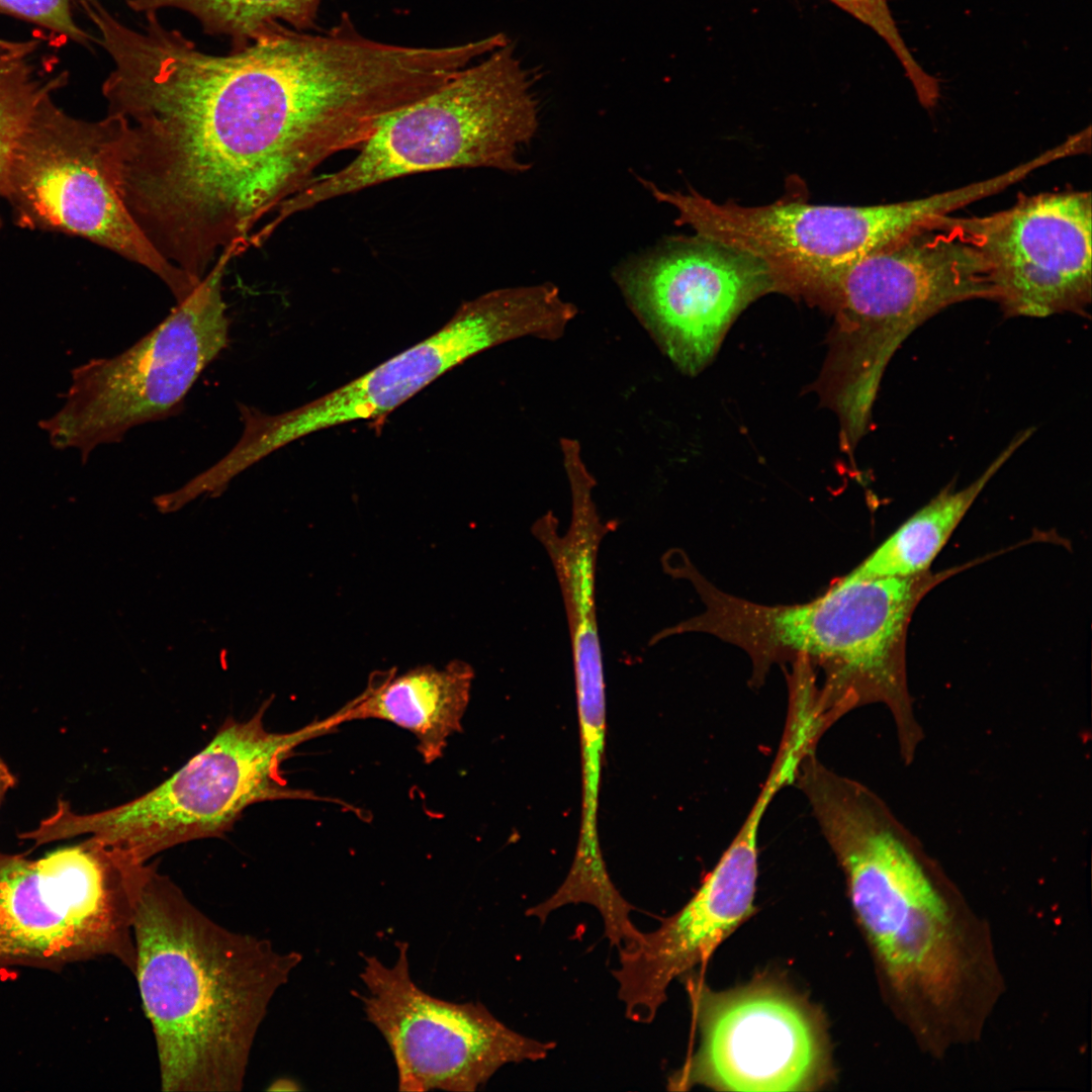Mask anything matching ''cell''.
<instances>
[{"mask_svg": "<svg viewBox=\"0 0 1092 1092\" xmlns=\"http://www.w3.org/2000/svg\"><path fill=\"white\" fill-rule=\"evenodd\" d=\"M79 4L113 63L101 89L115 189L157 252L196 282L399 101L391 49L347 12L317 33L279 23L220 56L156 11L134 28L99 0Z\"/></svg>", "mask_w": 1092, "mask_h": 1092, "instance_id": "1", "label": "cell"}, {"mask_svg": "<svg viewBox=\"0 0 1092 1092\" xmlns=\"http://www.w3.org/2000/svg\"><path fill=\"white\" fill-rule=\"evenodd\" d=\"M807 801L907 1024L929 1045L972 1035L993 995L994 970L945 873L858 781L828 776Z\"/></svg>", "mask_w": 1092, "mask_h": 1092, "instance_id": "2", "label": "cell"}, {"mask_svg": "<svg viewBox=\"0 0 1092 1092\" xmlns=\"http://www.w3.org/2000/svg\"><path fill=\"white\" fill-rule=\"evenodd\" d=\"M135 975L169 1092H237L276 992L301 962L235 932L146 863L131 875Z\"/></svg>", "mask_w": 1092, "mask_h": 1092, "instance_id": "3", "label": "cell"}, {"mask_svg": "<svg viewBox=\"0 0 1092 1092\" xmlns=\"http://www.w3.org/2000/svg\"><path fill=\"white\" fill-rule=\"evenodd\" d=\"M663 565L691 581L705 608L658 632L651 643L688 632L713 635L747 653L759 684L775 663L804 659L818 665L825 674L820 699L833 723L860 706L882 704L893 718L901 758L914 759L924 734L908 688L907 630L923 597L959 568L914 576L849 572L811 602L771 606L720 590L679 550Z\"/></svg>", "mask_w": 1092, "mask_h": 1092, "instance_id": "4", "label": "cell"}, {"mask_svg": "<svg viewBox=\"0 0 1092 1092\" xmlns=\"http://www.w3.org/2000/svg\"><path fill=\"white\" fill-rule=\"evenodd\" d=\"M534 80L510 40L427 96L388 114L342 169L314 177L277 209L280 221L403 176L455 168L521 173L534 138Z\"/></svg>", "mask_w": 1092, "mask_h": 1092, "instance_id": "5", "label": "cell"}, {"mask_svg": "<svg viewBox=\"0 0 1092 1092\" xmlns=\"http://www.w3.org/2000/svg\"><path fill=\"white\" fill-rule=\"evenodd\" d=\"M263 713L225 721L201 751L140 797L89 814L76 813L60 800L51 816L20 837L42 845L89 834L131 861L146 863L175 845L219 836L253 804L322 799L290 788L281 764L303 742L338 727L335 717L277 733L264 727Z\"/></svg>", "mask_w": 1092, "mask_h": 1092, "instance_id": "6", "label": "cell"}, {"mask_svg": "<svg viewBox=\"0 0 1092 1092\" xmlns=\"http://www.w3.org/2000/svg\"><path fill=\"white\" fill-rule=\"evenodd\" d=\"M573 317L550 283L492 290L463 302L438 331L345 385L276 415L239 405L237 454L248 464L312 433L354 421H383L451 368L506 342L557 340Z\"/></svg>", "mask_w": 1092, "mask_h": 1092, "instance_id": "7", "label": "cell"}, {"mask_svg": "<svg viewBox=\"0 0 1092 1092\" xmlns=\"http://www.w3.org/2000/svg\"><path fill=\"white\" fill-rule=\"evenodd\" d=\"M643 184L673 207L676 223L757 257L774 273L779 291L826 303L853 263L914 230L968 205L966 187L902 202L841 206L783 197L759 206L716 202L694 189Z\"/></svg>", "mask_w": 1092, "mask_h": 1092, "instance_id": "8", "label": "cell"}, {"mask_svg": "<svg viewBox=\"0 0 1092 1092\" xmlns=\"http://www.w3.org/2000/svg\"><path fill=\"white\" fill-rule=\"evenodd\" d=\"M236 255L234 249L220 255L192 292L132 346L72 372L63 408L40 422L54 447L77 448L86 461L99 445L180 412L200 374L229 345L222 279Z\"/></svg>", "mask_w": 1092, "mask_h": 1092, "instance_id": "9", "label": "cell"}, {"mask_svg": "<svg viewBox=\"0 0 1092 1092\" xmlns=\"http://www.w3.org/2000/svg\"><path fill=\"white\" fill-rule=\"evenodd\" d=\"M132 867L90 838L37 859L0 852V973L99 957L133 973Z\"/></svg>", "mask_w": 1092, "mask_h": 1092, "instance_id": "10", "label": "cell"}, {"mask_svg": "<svg viewBox=\"0 0 1092 1092\" xmlns=\"http://www.w3.org/2000/svg\"><path fill=\"white\" fill-rule=\"evenodd\" d=\"M109 117L88 121L57 106L34 110L16 144L2 198L23 229L77 236L139 264L181 301L196 287L151 245L111 177Z\"/></svg>", "mask_w": 1092, "mask_h": 1092, "instance_id": "11", "label": "cell"}, {"mask_svg": "<svg viewBox=\"0 0 1092 1092\" xmlns=\"http://www.w3.org/2000/svg\"><path fill=\"white\" fill-rule=\"evenodd\" d=\"M972 299L994 300L988 266L961 218L947 215L853 263L826 304L837 312L840 355L860 371L880 374L920 325Z\"/></svg>", "mask_w": 1092, "mask_h": 1092, "instance_id": "12", "label": "cell"}, {"mask_svg": "<svg viewBox=\"0 0 1092 1092\" xmlns=\"http://www.w3.org/2000/svg\"><path fill=\"white\" fill-rule=\"evenodd\" d=\"M396 946L389 967L362 956L365 992L355 995L390 1050L398 1090L473 1092L506 1065L544 1060L556 1048L514 1030L480 1002H450L425 992L411 976L408 944Z\"/></svg>", "mask_w": 1092, "mask_h": 1092, "instance_id": "13", "label": "cell"}, {"mask_svg": "<svg viewBox=\"0 0 1092 1092\" xmlns=\"http://www.w3.org/2000/svg\"><path fill=\"white\" fill-rule=\"evenodd\" d=\"M699 1041L667 1081L685 1091L815 1090L830 1076L824 1026L799 995L775 981L756 980L714 992L688 978Z\"/></svg>", "mask_w": 1092, "mask_h": 1092, "instance_id": "14", "label": "cell"}, {"mask_svg": "<svg viewBox=\"0 0 1092 1092\" xmlns=\"http://www.w3.org/2000/svg\"><path fill=\"white\" fill-rule=\"evenodd\" d=\"M615 279L641 325L687 374L711 360L741 310L779 291L765 262L698 234L625 263Z\"/></svg>", "mask_w": 1092, "mask_h": 1092, "instance_id": "15", "label": "cell"}, {"mask_svg": "<svg viewBox=\"0 0 1092 1092\" xmlns=\"http://www.w3.org/2000/svg\"><path fill=\"white\" fill-rule=\"evenodd\" d=\"M961 221L987 263L994 300L1006 315L1087 314L1092 298L1090 192L1021 196L1005 210Z\"/></svg>", "mask_w": 1092, "mask_h": 1092, "instance_id": "16", "label": "cell"}, {"mask_svg": "<svg viewBox=\"0 0 1092 1092\" xmlns=\"http://www.w3.org/2000/svg\"><path fill=\"white\" fill-rule=\"evenodd\" d=\"M766 804L755 801L743 824L694 896L660 925L619 950L612 972L631 1021L650 1023L669 985L706 963L753 912L757 839Z\"/></svg>", "mask_w": 1092, "mask_h": 1092, "instance_id": "17", "label": "cell"}, {"mask_svg": "<svg viewBox=\"0 0 1092 1092\" xmlns=\"http://www.w3.org/2000/svg\"><path fill=\"white\" fill-rule=\"evenodd\" d=\"M474 677L472 667L453 660L442 668L420 665L404 673L372 675L366 690L337 712L339 723L376 719L411 732L424 762L444 753L448 739L462 729Z\"/></svg>", "mask_w": 1092, "mask_h": 1092, "instance_id": "18", "label": "cell"}, {"mask_svg": "<svg viewBox=\"0 0 1092 1092\" xmlns=\"http://www.w3.org/2000/svg\"><path fill=\"white\" fill-rule=\"evenodd\" d=\"M1032 433L1031 428L1018 433L968 486L959 490H951L950 486L942 489L850 572L874 577L914 576L929 571V566L981 491Z\"/></svg>", "mask_w": 1092, "mask_h": 1092, "instance_id": "19", "label": "cell"}, {"mask_svg": "<svg viewBox=\"0 0 1092 1092\" xmlns=\"http://www.w3.org/2000/svg\"><path fill=\"white\" fill-rule=\"evenodd\" d=\"M609 531L590 512L571 515L568 531L559 535L557 520L546 518L533 534L549 554L561 587L568 620L572 656L602 655L595 604L599 546Z\"/></svg>", "mask_w": 1092, "mask_h": 1092, "instance_id": "20", "label": "cell"}, {"mask_svg": "<svg viewBox=\"0 0 1092 1092\" xmlns=\"http://www.w3.org/2000/svg\"><path fill=\"white\" fill-rule=\"evenodd\" d=\"M323 0H126L135 12L165 8L195 17L205 33L228 36L232 52L241 51L279 23L308 31L316 28Z\"/></svg>", "mask_w": 1092, "mask_h": 1092, "instance_id": "21", "label": "cell"}, {"mask_svg": "<svg viewBox=\"0 0 1092 1092\" xmlns=\"http://www.w3.org/2000/svg\"><path fill=\"white\" fill-rule=\"evenodd\" d=\"M38 42L0 57V197L16 144L40 101L63 87L67 74L40 78L29 56Z\"/></svg>", "mask_w": 1092, "mask_h": 1092, "instance_id": "22", "label": "cell"}, {"mask_svg": "<svg viewBox=\"0 0 1092 1092\" xmlns=\"http://www.w3.org/2000/svg\"><path fill=\"white\" fill-rule=\"evenodd\" d=\"M873 29L895 54L920 102L935 98L939 82L917 63L904 42L887 0H828Z\"/></svg>", "mask_w": 1092, "mask_h": 1092, "instance_id": "23", "label": "cell"}, {"mask_svg": "<svg viewBox=\"0 0 1092 1092\" xmlns=\"http://www.w3.org/2000/svg\"><path fill=\"white\" fill-rule=\"evenodd\" d=\"M0 13L36 24L87 48L95 40L76 22L73 0H0Z\"/></svg>", "mask_w": 1092, "mask_h": 1092, "instance_id": "24", "label": "cell"}, {"mask_svg": "<svg viewBox=\"0 0 1092 1092\" xmlns=\"http://www.w3.org/2000/svg\"><path fill=\"white\" fill-rule=\"evenodd\" d=\"M15 777L7 764L0 758V802L5 794L15 786Z\"/></svg>", "mask_w": 1092, "mask_h": 1092, "instance_id": "25", "label": "cell"}, {"mask_svg": "<svg viewBox=\"0 0 1092 1092\" xmlns=\"http://www.w3.org/2000/svg\"><path fill=\"white\" fill-rule=\"evenodd\" d=\"M22 44L23 41H13L0 38V57L7 53L13 52V50L16 51L20 49Z\"/></svg>", "mask_w": 1092, "mask_h": 1092, "instance_id": "26", "label": "cell"}]
</instances>
